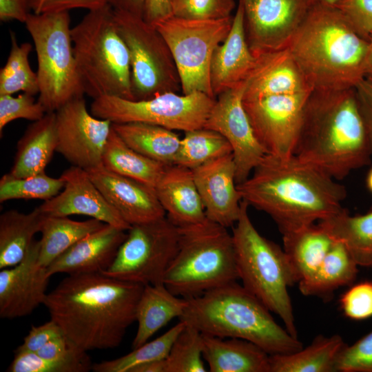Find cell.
Returning <instances> with one entry per match:
<instances>
[{
	"instance_id": "obj_1",
	"label": "cell",
	"mask_w": 372,
	"mask_h": 372,
	"mask_svg": "<svg viewBox=\"0 0 372 372\" xmlns=\"http://www.w3.org/2000/svg\"><path fill=\"white\" fill-rule=\"evenodd\" d=\"M143 287L102 273L68 275L48 293L43 304L82 349H114L136 321Z\"/></svg>"
},
{
	"instance_id": "obj_2",
	"label": "cell",
	"mask_w": 372,
	"mask_h": 372,
	"mask_svg": "<svg viewBox=\"0 0 372 372\" xmlns=\"http://www.w3.org/2000/svg\"><path fill=\"white\" fill-rule=\"evenodd\" d=\"M338 181L295 155L267 154L237 188L242 200L268 214L283 234L340 212L347 190Z\"/></svg>"
},
{
	"instance_id": "obj_3",
	"label": "cell",
	"mask_w": 372,
	"mask_h": 372,
	"mask_svg": "<svg viewBox=\"0 0 372 372\" xmlns=\"http://www.w3.org/2000/svg\"><path fill=\"white\" fill-rule=\"evenodd\" d=\"M293 155L336 180L370 163L372 151L355 87L311 92Z\"/></svg>"
},
{
	"instance_id": "obj_4",
	"label": "cell",
	"mask_w": 372,
	"mask_h": 372,
	"mask_svg": "<svg viewBox=\"0 0 372 372\" xmlns=\"http://www.w3.org/2000/svg\"><path fill=\"white\" fill-rule=\"evenodd\" d=\"M369 41L334 7L313 5L288 48L313 90L355 87L364 78Z\"/></svg>"
},
{
	"instance_id": "obj_5",
	"label": "cell",
	"mask_w": 372,
	"mask_h": 372,
	"mask_svg": "<svg viewBox=\"0 0 372 372\" xmlns=\"http://www.w3.org/2000/svg\"><path fill=\"white\" fill-rule=\"evenodd\" d=\"M187 301L178 319L204 335L243 339L269 355L289 354L303 347L298 338L275 321L261 301L236 282Z\"/></svg>"
},
{
	"instance_id": "obj_6",
	"label": "cell",
	"mask_w": 372,
	"mask_h": 372,
	"mask_svg": "<svg viewBox=\"0 0 372 372\" xmlns=\"http://www.w3.org/2000/svg\"><path fill=\"white\" fill-rule=\"evenodd\" d=\"M77 71L93 99L112 96L134 101L130 57L108 3L88 11L71 30Z\"/></svg>"
},
{
	"instance_id": "obj_7",
	"label": "cell",
	"mask_w": 372,
	"mask_h": 372,
	"mask_svg": "<svg viewBox=\"0 0 372 372\" xmlns=\"http://www.w3.org/2000/svg\"><path fill=\"white\" fill-rule=\"evenodd\" d=\"M178 228V250L163 282L172 293L189 299L239 279L227 228L208 219Z\"/></svg>"
},
{
	"instance_id": "obj_8",
	"label": "cell",
	"mask_w": 372,
	"mask_h": 372,
	"mask_svg": "<svg viewBox=\"0 0 372 372\" xmlns=\"http://www.w3.org/2000/svg\"><path fill=\"white\" fill-rule=\"evenodd\" d=\"M248 207L242 200L240 215L231 234L239 279L249 292L282 320L287 331L298 338L288 291L297 283L294 274L283 248L256 229Z\"/></svg>"
},
{
	"instance_id": "obj_9",
	"label": "cell",
	"mask_w": 372,
	"mask_h": 372,
	"mask_svg": "<svg viewBox=\"0 0 372 372\" xmlns=\"http://www.w3.org/2000/svg\"><path fill=\"white\" fill-rule=\"evenodd\" d=\"M25 24L37 56L38 101L46 112H54L70 101L83 97L68 11L30 14Z\"/></svg>"
},
{
	"instance_id": "obj_10",
	"label": "cell",
	"mask_w": 372,
	"mask_h": 372,
	"mask_svg": "<svg viewBox=\"0 0 372 372\" xmlns=\"http://www.w3.org/2000/svg\"><path fill=\"white\" fill-rule=\"evenodd\" d=\"M233 19L199 20L172 16L156 25L176 63L183 94L198 92L216 99L209 79L211 59L215 48L229 33Z\"/></svg>"
},
{
	"instance_id": "obj_11",
	"label": "cell",
	"mask_w": 372,
	"mask_h": 372,
	"mask_svg": "<svg viewBox=\"0 0 372 372\" xmlns=\"http://www.w3.org/2000/svg\"><path fill=\"white\" fill-rule=\"evenodd\" d=\"M114 14L130 54L134 101L181 90L170 50L156 28L125 11L114 9Z\"/></svg>"
},
{
	"instance_id": "obj_12",
	"label": "cell",
	"mask_w": 372,
	"mask_h": 372,
	"mask_svg": "<svg viewBox=\"0 0 372 372\" xmlns=\"http://www.w3.org/2000/svg\"><path fill=\"white\" fill-rule=\"evenodd\" d=\"M215 101L198 92H166L141 101L105 96L94 99L90 112L112 123H145L185 132L204 127Z\"/></svg>"
},
{
	"instance_id": "obj_13",
	"label": "cell",
	"mask_w": 372,
	"mask_h": 372,
	"mask_svg": "<svg viewBox=\"0 0 372 372\" xmlns=\"http://www.w3.org/2000/svg\"><path fill=\"white\" fill-rule=\"evenodd\" d=\"M178 240V228L166 216L133 225L114 262L102 273L143 286L162 284L177 252Z\"/></svg>"
},
{
	"instance_id": "obj_14",
	"label": "cell",
	"mask_w": 372,
	"mask_h": 372,
	"mask_svg": "<svg viewBox=\"0 0 372 372\" xmlns=\"http://www.w3.org/2000/svg\"><path fill=\"white\" fill-rule=\"evenodd\" d=\"M311 92L242 100L254 133L268 154L285 158L294 154Z\"/></svg>"
},
{
	"instance_id": "obj_15",
	"label": "cell",
	"mask_w": 372,
	"mask_h": 372,
	"mask_svg": "<svg viewBox=\"0 0 372 372\" xmlns=\"http://www.w3.org/2000/svg\"><path fill=\"white\" fill-rule=\"evenodd\" d=\"M248 46L256 56L289 47L311 0H239Z\"/></svg>"
},
{
	"instance_id": "obj_16",
	"label": "cell",
	"mask_w": 372,
	"mask_h": 372,
	"mask_svg": "<svg viewBox=\"0 0 372 372\" xmlns=\"http://www.w3.org/2000/svg\"><path fill=\"white\" fill-rule=\"evenodd\" d=\"M55 114L56 152L72 166L89 170L102 165L112 123L90 113L83 97L70 101Z\"/></svg>"
},
{
	"instance_id": "obj_17",
	"label": "cell",
	"mask_w": 372,
	"mask_h": 372,
	"mask_svg": "<svg viewBox=\"0 0 372 372\" xmlns=\"http://www.w3.org/2000/svg\"><path fill=\"white\" fill-rule=\"evenodd\" d=\"M245 81L218 96L203 127L214 130L229 143L236 183L245 181L268 154L257 138L245 110Z\"/></svg>"
},
{
	"instance_id": "obj_18",
	"label": "cell",
	"mask_w": 372,
	"mask_h": 372,
	"mask_svg": "<svg viewBox=\"0 0 372 372\" xmlns=\"http://www.w3.org/2000/svg\"><path fill=\"white\" fill-rule=\"evenodd\" d=\"M39 240H34L24 259L0 271V317L12 319L28 316L43 304L50 278L39 262Z\"/></svg>"
},
{
	"instance_id": "obj_19",
	"label": "cell",
	"mask_w": 372,
	"mask_h": 372,
	"mask_svg": "<svg viewBox=\"0 0 372 372\" xmlns=\"http://www.w3.org/2000/svg\"><path fill=\"white\" fill-rule=\"evenodd\" d=\"M61 176L65 182L62 190L39 206L45 216L84 215L125 231L130 228L85 169L71 165Z\"/></svg>"
},
{
	"instance_id": "obj_20",
	"label": "cell",
	"mask_w": 372,
	"mask_h": 372,
	"mask_svg": "<svg viewBox=\"0 0 372 372\" xmlns=\"http://www.w3.org/2000/svg\"><path fill=\"white\" fill-rule=\"evenodd\" d=\"M207 218L226 228L238 221L242 198L237 188L232 154L192 169Z\"/></svg>"
},
{
	"instance_id": "obj_21",
	"label": "cell",
	"mask_w": 372,
	"mask_h": 372,
	"mask_svg": "<svg viewBox=\"0 0 372 372\" xmlns=\"http://www.w3.org/2000/svg\"><path fill=\"white\" fill-rule=\"evenodd\" d=\"M86 171L107 200L130 225L166 216L154 187L112 172L103 165Z\"/></svg>"
},
{
	"instance_id": "obj_22",
	"label": "cell",
	"mask_w": 372,
	"mask_h": 372,
	"mask_svg": "<svg viewBox=\"0 0 372 372\" xmlns=\"http://www.w3.org/2000/svg\"><path fill=\"white\" fill-rule=\"evenodd\" d=\"M257 57L250 50L244 29V11L238 2L227 38L215 48L210 63L209 79L214 96L245 82L253 71Z\"/></svg>"
},
{
	"instance_id": "obj_23",
	"label": "cell",
	"mask_w": 372,
	"mask_h": 372,
	"mask_svg": "<svg viewBox=\"0 0 372 372\" xmlns=\"http://www.w3.org/2000/svg\"><path fill=\"white\" fill-rule=\"evenodd\" d=\"M256 57V65L245 81L242 100L313 90L288 48Z\"/></svg>"
},
{
	"instance_id": "obj_24",
	"label": "cell",
	"mask_w": 372,
	"mask_h": 372,
	"mask_svg": "<svg viewBox=\"0 0 372 372\" xmlns=\"http://www.w3.org/2000/svg\"><path fill=\"white\" fill-rule=\"evenodd\" d=\"M105 224L100 229L81 239L56 258L48 267L50 276L102 273L114 262L127 232Z\"/></svg>"
},
{
	"instance_id": "obj_25",
	"label": "cell",
	"mask_w": 372,
	"mask_h": 372,
	"mask_svg": "<svg viewBox=\"0 0 372 372\" xmlns=\"http://www.w3.org/2000/svg\"><path fill=\"white\" fill-rule=\"evenodd\" d=\"M154 189L166 217L177 227L207 219L192 169L176 165L167 166Z\"/></svg>"
},
{
	"instance_id": "obj_26",
	"label": "cell",
	"mask_w": 372,
	"mask_h": 372,
	"mask_svg": "<svg viewBox=\"0 0 372 372\" xmlns=\"http://www.w3.org/2000/svg\"><path fill=\"white\" fill-rule=\"evenodd\" d=\"M203 343L208 371L270 372L269 354L251 342L203 334Z\"/></svg>"
},
{
	"instance_id": "obj_27",
	"label": "cell",
	"mask_w": 372,
	"mask_h": 372,
	"mask_svg": "<svg viewBox=\"0 0 372 372\" xmlns=\"http://www.w3.org/2000/svg\"><path fill=\"white\" fill-rule=\"evenodd\" d=\"M56 114L47 112L30 125L19 140L10 172L16 177H25L45 172L56 152Z\"/></svg>"
},
{
	"instance_id": "obj_28",
	"label": "cell",
	"mask_w": 372,
	"mask_h": 372,
	"mask_svg": "<svg viewBox=\"0 0 372 372\" xmlns=\"http://www.w3.org/2000/svg\"><path fill=\"white\" fill-rule=\"evenodd\" d=\"M187 304V299L174 295L163 283L145 285L136 307L138 329L132 349L147 342L173 318H179Z\"/></svg>"
},
{
	"instance_id": "obj_29",
	"label": "cell",
	"mask_w": 372,
	"mask_h": 372,
	"mask_svg": "<svg viewBox=\"0 0 372 372\" xmlns=\"http://www.w3.org/2000/svg\"><path fill=\"white\" fill-rule=\"evenodd\" d=\"M282 240L297 283L317 269L335 241L318 223L283 234Z\"/></svg>"
},
{
	"instance_id": "obj_30",
	"label": "cell",
	"mask_w": 372,
	"mask_h": 372,
	"mask_svg": "<svg viewBox=\"0 0 372 372\" xmlns=\"http://www.w3.org/2000/svg\"><path fill=\"white\" fill-rule=\"evenodd\" d=\"M358 266L346 246L335 240L317 269L298 282L299 290L306 296L329 300L334 291L353 284Z\"/></svg>"
},
{
	"instance_id": "obj_31",
	"label": "cell",
	"mask_w": 372,
	"mask_h": 372,
	"mask_svg": "<svg viewBox=\"0 0 372 372\" xmlns=\"http://www.w3.org/2000/svg\"><path fill=\"white\" fill-rule=\"evenodd\" d=\"M45 215L39 207L29 213L11 209L0 216V269L17 265L25 257Z\"/></svg>"
},
{
	"instance_id": "obj_32",
	"label": "cell",
	"mask_w": 372,
	"mask_h": 372,
	"mask_svg": "<svg viewBox=\"0 0 372 372\" xmlns=\"http://www.w3.org/2000/svg\"><path fill=\"white\" fill-rule=\"evenodd\" d=\"M112 125L119 137L137 152L164 165H174L181 138L173 130L139 122Z\"/></svg>"
},
{
	"instance_id": "obj_33",
	"label": "cell",
	"mask_w": 372,
	"mask_h": 372,
	"mask_svg": "<svg viewBox=\"0 0 372 372\" xmlns=\"http://www.w3.org/2000/svg\"><path fill=\"white\" fill-rule=\"evenodd\" d=\"M345 345L339 335H318L296 352L269 355L270 372H335L337 360Z\"/></svg>"
},
{
	"instance_id": "obj_34",
	"label": "cell",
	"mask_w": 372,
	"mask_h": 372,
	"mask_svg": "<svg viewBox=\"0 0 372 372\" xmlns=\"http://www.w3.org/2000/svg\"><path fill=\"white\" fill-rule=\"evenodd\" d=\"M318 224L346 246L359 266L372 268V209L351 216L344 208Z\"/></svg>"
},
{
	"instance_id": "obj_35",
	"label": "cell",
	"mask_w": 372,
	"mask_h": 372,
	"mask_svg": "<svg viewBox=\"0 0 372 372\" xmlns=\"http://www.w3.org/2000/svg\"><path fill=\"white\" fill-rule=\"evenodd\" d=\"M105 223L90 218L77 221L68 216H45L39 240V262L48 267L56 258L88 234L102 228Z\"/></svg>"
},
{
	"instance_id": "obj_36",
	"label": "cell",
	"mask_w": 372,
	"mask_h": 372,
	"mask_svg": "<svg viewBox=\"0 0 372 372\" xmlns=\"http://www.w3.org/2000/svg\"><path fill=\"white\" fill-rule=\"evenodd\" d=\"M102 165L108 170L155 187L166 165L128 146L112 128L103 154Z\"/></svg>"
},
{
	"instance_id": "obj_37",
	"label": "cell",
	"mask_w": 372,
	"mask_h": 372,
	"mask_svg": "<svg viewBox=\"0 0 372 372\" xmlns=\"http://www.w3.org/2000/svg\"><path fill=\"white\" fill-rule=\"evenodd\" d=\"M232 154L231 147L220 133L205 127L185 132L174 165L189 169Z\"/></svg>"
},
{
	"instance_id": "obj_38",
	"label": "cell",
	"mask_w": 372,
	"mask_h": 372,
	"mask_svg": "<svg viewBox=\"0 0 372 372\" xmlns=\"http://www.w3.org/2000/svg\"><path fill=\"white\" fill-rule=\"evenodd\" d=\"M11 50L5 65L0 70V95H12L22 91L31 95L39 93L37 73L30 67L28 56L32 45L19 44L10 32Z\"/></svg>"
},
{
	"instance_id": "obj_39",
	"label": "cell",
	"mask_w": 372,
	"mask_h": 372,
	"mask_svg": "<svg viewBox=\"0 0 372 372\" xmlns=\"http://www.w3.org/2000/svg\"><path fill=\"white\" fill-rule=\"evenodd\" d=\"M185 324L179 322L158 338L147 342L122 357L93 364L94 372H130L140 364L165 359L171 347L184 328Z\"/></svg>"
},
{
	"instance_id": "obj_40",
	"label": "cell",
	"mask_w": 372,
	"mask_h": 372,
	"mask_svg": "<svg viewBox=\"0 0 372 372\" xmlns=\"http://www.w3.org/2000/svg\"><path fill=\"white\" fill-rule=\"evenodd\" d=\"M61 176L53 178L45 172L25 177H16L10 173L0 180V202L14 199L48 200L56 196L64 187Z\"/></svg>"
},
{
	"instance_id": "obj_41",
	"label": "cell",
	"mask_w": 372,
	"mask_h": 372,
	"mask_svg": "<svg viewBox=\"0 0 372 372\" xmlns=\"http://www.w3.org/2000/svg\"><path fill=\"white\" fill-rule=\"evenodd\" d=\"M203 334L185 324L165 358L166 372H205Z\"/></svg>"
},
{
	"instance_id": "obj_42",
	"label": "cell",
	"mask_w": 372,
	"mask_h": 372,
	"mask_svg": "<svg viewBox=\"0 0 372 372\" xmlns=\"http://www.w3.org/2000/svg\"><path fill=\"white\" fill-rule=\"evenodd\" d=\"M89 355L69 360H48L36 352L15 351L8 372H87L92 370Z\"/></svg>"
},
{
	"instance_id": "obj_43",
	"label": "cell",
	"mask_w": 372,
	"mask_h": 372,
	"mask_svg": "<svg viewBox=\"0 0 372 372\" xmlns=\"http://www.w3.org/2000/svg\"><path fill=\"white\" fill-rule=\"evenodd\" d=\"M174 17L199 20L229 17L235 8L234 0H171Z\"/></svg>"
},
{
	"instance_id": "obj_44",
	"label": "cell",
	"mask_w": 372,
	"mask_h": 372,
	"mask_svg": "<svg viewBox=\"0 0 372 372\" xmlns=\"http://www.w3.org/2000/svg\"><path fill=\"white\" fill-rule=\"evenodd\" d=\"M41 103L35 101L33 95L23 93L14 97L12 95H0V135L4 127L11 121L23 118L36 121L46 114Z\"/></svg>"
},
{
	"instance_id": "obj_45",
	"label": "cell",
	"mask_w": 372,
	"mask_h": 372,
	"mask_svg": "<svg viewBox=\"0 0 372 372\" xmlns=\"http://www.w3.org/2000/svg\"><path fill=\"white\" fill-rule=\"evenodd\" d=\"M335 372H372V331L353 344L344 346Z\"/></svg>"
},
{
	"instance_id": "obj_46",
	"label": "cell",
	"mask_w": 372,
	"mask_h": 372,
	"mask_svg": "<svg viewBox=\"0 0 372 372\" xmlns=\"http://www.w3.org/2000/svg\"><path fill=\"white\" fill-rule=\"evenodd\" d=\"M344 314L354 320L372 317V282H359L350 287L341 297Z\"/></svg>"
},
{
	"instance_id": "obj_47",
	"label": "cell",
	"mask_w": 372,
	"mask_h": 372,
	"mask_svg": "<svg viewBox=\"0 0 372 372\" xmlns=\"http://www.w3.org/2000/svg\"><path fill=\"white\" fill-rule=\"evenodd\" d=\"M361 37L372 34V0H338L333 6Z\"/></svg>"
},
{
	"instance_id": "obj_48",
	"label": "cell",
	"mask_w": 372,
	"mask_h": 372,
	"mask_svg": "<svg viewBox=\"0 0 372 372\" xmlns=\"http://www.w3.org/2000/svg\"><path fill=\"white\" fill-rule=\"evenodd\" d=\"M63 334L61 327L52 319L35 327L32 326L23 343L16 351L37 352L51 340Z\"/></svg>"
},
{
	"instance_id": "obj_49",
	"label": "cell",
	"mask_w": 372,
	"mask_h": 372,
	"mask_svg": "<svg viewBox=\"0 0 372 372\" xmlns=\"http://www.w3.org/2000/svg\"><path fill=\"white\" fill-rule=\"evenodd\" d=\"M109 3V0H30V8L34 14L68 11L84 8L88 11L99 9Z\"/></svg>"
},
{
	"instance_id": "obj_50",
	"label": "cell",
	"mask_w": 372,
	"mask_h": 372,
	"mask_svg": "<svg viewBox=\"0 0 372 372\" xmlns=\"http://www.w3.org/2000/svg\"><path fill=\"white\" fill-rule=\"evenodd\" d=\"M87 351L78 347L64 333L51 340L36 352L48 360H69L87 356Z\"/></svg>"
},
{
	"instance_id": "obj_51",
	"label": "cell",
	"mask_w": 372,
	"mask_h": 372,
	"mask_svg": "<svg viewBox=\"0 0 372 372\" xmlns=\"http://www.w3.org/2000/svg\"><path fill=\"white\" fill-rule=\"evenodd\" d=\"M372 151V80L364 78L355 87Z\"/></svg>"
},
{
	"instance_id": "obj_52",
	"label": "cell",
	"mask_w": 372,
	"mask_h": 372,
	"mask_svg": "<svg viewBox=\"0 0 372 372\" xmlns=\"http://www.w3.org/2000/svg\"><path fill=\"white\" fill-rule=\"evenodd\" d=\"M172 16L171 0H144L143 19L148 25L155 28Z\"/></svg>"
},
{
	"instance_id": "obj_53",
	"label": "cell",
	"mask_w": 372,
	"mask_h": 372,
	"mask_svg": "<svg viewBox=\"0 0 372 372\" xmlns=\"http://www.w3.org/2000/svg\"><path fill=\"white\" fill-rule=\"evenodd\" d=\"M30 10V0H0V20L25 23Z\"/></svg>"
},
{
	"instance_id": "obj_54",
	"label": "cell",
	"mask_w": 372,
	"mask_h": 372,
	"mask_svg": "<svg viewBox=\"0 0 372 372\" xmlns=\"http://www.w3.org/2000/svg\"><path fill=\"white\" fill-rule=\"evenodd\" d=\"M109 4L114 9L143 18L144 0H109Z\"/></svg>"
},
{
	"instance_id": "obj_55",
	"label": "cell",
	"mask_w": 372,
	"mask_h": 372,
	"mask_svg": "<svg viewBox=\"0 0 372 372\" xmlns=\"http://www.w3.org/2000/svg\"><path fill=\"white\" fill-rule=\"evenodd\" d=\"M130 372H166L165 359L140 364L133 368Z\"/></svg>"
},
{
	"instance_id": "obj_56",
	"label": "cell",
	"mask_w": 372,
	"mask_h": 372,
	"mask_svg": "<svg viewBox=\"0 0 372 372\" xmlns=\"http://www.w3.org/2000/svg\"><path fill=\"white\" fill-rule=\"evenodd\" d=\"M364 78L372 80V34L369 41V48L364 66Z\"/></svg>"
},
{
	"instance_id": "obj_57",
	"label": "cell",
	"mask_w": 372,
	"mask_h": 372,
	"mask_svg": "<svg viewBox=\"0 0 372 372\" xmlns=\"http://www.w3.org/2000/svg\"><path fill=\"white\" fill-rule=\"evenodd\" d=\"M313 5L333 6L338 0H311Z\"/></svg>"
},
{
	"instance_id": "obj_58",
	"label": "cell",
	"mask_w": 372,
	"mask_h": 372,
	"mask_svg": "<svg viewBox=\"0 0 372 372\" xmlns=\"http://www.w3.org/2000/svg\"><path fill=\"white\" fill-rule=\"evenodd\" d=\"M366 184L369 191L372 193V167L367 174Z\"/></svg>"
}]
</instances>
